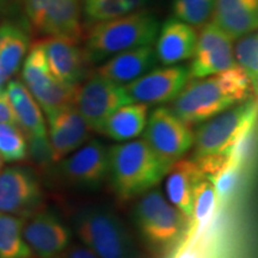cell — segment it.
Returning <instances> with one entry per match:
<instances>
[{
    "label": "cell",
    "mask_w": 258,
    "mask_h": 258,
    "mask_svg": "<svg viewBox=\"0 0 258 258\" xmlns=\"http://www.w3.org/2000/svg\"><path fill=\"white\" fill-rule=\"evenodd\" d=\"M256 91L249 77L235 64L213 76L189 79L170 109L191 127L252 98Z\"/></svg>",
    "instance_id": "obj_1"
},
{
    "label": "cell",
    "mask_w": 258,
    "mask_h": 258,
    "mask_svg": "<svg viewBox=\"0 0 258 258\" xmlns=\"http://www.w3.org/2000/svg\"><path fill=\"white\" fill-rule=\"evenodd\" d=\"M159 28L157 16L145 10L97 22L86 32L84 55L89 64H99L121 51L152 46Z\"/></svg>",
    "instance_id": "obj_2"
},
{
    "label": "cell",
    "mask_w": 258,
    "mask_h": 258,
    "mask_svg": "<svg viewBox=\"0 0 258 258\" xmlns=\"http://www.w3.org/2000/svg\"><path fill=\"white\" fill-rule=\"evenodd\" d=\"M108 153V180L122 201L153 189L171 167L154 154L144 139L114 145Z\"/></svg>",
    "instance_id": "obj_3"
},
{
    "label": "cell",
    "mask_w": 258,
    "mask_h": 258,
    "mask_svg": "<svg viewBox=\"0 0 258 258\" xmlns=\"http://www.w3.org/2000/svg\"><path fill=\"white\" fill-rule=\"evenodd\" d=\"M72 227L84 246L99 258H147L123 219L106 206L79 208Z\"/></svg>",
    "instance_id": "obj_4"
},
{
    "label": "cell",
    "mask_w": 258,
    "mask_h": 258,
    "mask_svg": "<svg viewBox=\"0 0 258 258\" xmlns=\"http://www.w3.org/2000/svg\"><path fill=\"white\" fill-rule=\"evenodd\" d=\"M133 211L139 234L151 249H173L188 227V219L165 199L160 190L151 189L139 196Z\"/></svg>",
    "instance_id": "obj_5"
},
{
    "label": "cell",
    "mask_w": 258,
    "mask_h": 258,
    "mask_svg": "<svg viewBox=\"0 0 258 258\" xmlns=\"http://www.w3.org/2000/svg\"><path fill=\"white\" fill-rule=\"evenodd\" d=\"M256 96L202 122L194 132V158L228 154L238 138L257 124Z\"/></svg>",
    "instance_id": "obj_6"
},
{
    "label": "cell",
    "mask_w": 258,
    "mask_h": 258,
    "mask_svg": "<svg viewBox=\"0 0 258 258\" xmlns=\"http://www.w3.org/2000/svg\"><path fill=\"white\" fill-rule=\"evenodd\" d=\"M37 32L80 43L84 37L80 0H18Z\"/></svg>",
    "instance_id": "obj_7"
},
{
    "label": "cell",
    "mask_w": 258,
    "mask_h": 258,
    "mask_svg": "<svg viewBox=\"0 0 258 258\" xmlns=\"http://www.w3.org/2000/svg\"><path fill=\"white\" fill-rule=\"evenodd\" d=\"M128 103L132 101L124 86L97 73L86 77L77 86L73 96V105L96 133H101L103 124L112 112Z\"/></svg>",
    "instance_id": "obj_8"
},
{
    "label": "cell",
    "mask_w": 258,
    "mask_h": 258,
    "mask_svg": "<svg viewBox=\"0 0 258 258\" xmlns=\"http://www.w3.org/2000/svg\"><path fill=\"white\" fill-rule=\"evenodd\" d=\"M144 140L163 163L171 166L192 148L194 132L170 108L160 106L148 115Z\"/></svg>",
    "instance_id": "obj_9"
},
{
    "label": "cell",
    "mask_w": 258,
    "mask_h": 258,
    "mask_svg": "<svg viewBox=\"0 0 258 258\" xmlns=\"http://www.w3.org/2000/svg\"><path fill=\"white\" fill-rule=\"evenodd\" d=\"M22 78L46 116L73 104L76 88L63 85L51 74L41 42L35 43L25 56Z\"/></svg>",
    "instance_id": "obj_10"
},
{
    "label": "cell",
    "mask_w": 258,
    "mask_h": 258,
    "mask_svg": "<svg viewBox=\"0 0 258 258\" xmlns=\"http://www.w3.org/2000/svg\"><path fill=\"white\" fill-rule=\"evenodd\" d=\"M109 148L97 139L88 141L57 161V175L66 185L77 190H97L108 180Z\"/></svg>",
    "instance_id": "obj_11"
},
{
    "label": "cell",
    "mask_w": 258,
    "mask_h": 258,
    "mask_svg": "<svg viewBox=\"0 0 258 258\" xmlns=\"http://www.w3.org/2000/svg\"><path fill=\"white\" fill-rule=\"evenodd\" d=\"M234 241L224 207L200 230L186 228L169 258H233Z\"/></svg>",
    "instance_id": "obj_12"
},
{
    "label": "cell",
    "mask_w": 258,
    "mask_h": 258,
    "mask_svg": "<svg viewBox=\"0 0 258 258\" xmlns=\"http://www.w3.org/2000/svg\"><path fill=\"white\" fill-rule=\"evenodd\" d=\"M43 190L38 177L25 166L0 170V213L27 219L40 211Z\"/></svg>",
    "instance_id": "obj_13"
},
{
    "label": "cell",
    "mask_w": 258,
    "mask_h": 258,
    "mask_svg": "<svg viewBox=\"0 0 258 258\" xmlns=\"http://www.w3.org/2000/svg\"><path fill=\"white\" fill-rule=\"evenodd\" d=\"M189 69L184 64L153 69L124 85L129 98L134 103L165 104L172 102L189 82Z\"/></svg>",
    "instance_id": "obj_14"
},
{
    "label": "cell",
    "mask_w": 258,
    "mask_h": 258,
    "mask_svg": "<svg viewBox=\"0 0 258 258\" xmlns=\"http://www.w3.org/2000/svg\"><path fill=\"white\" fill-rule=\"evenodd\" d=\"M200 29L191 63L188 67L189 78H205L234 67L231 38L213 22Z\"/></svg>",
    "instance_id": "obj_15"
},
{
    "label": "cell",
    "mask_w": 258,
    "mask_h": 258,
    "mask_svg": "<svg viewBox=\"0 0 258 258\" xmlns=\"http://www.w3.org/2000/svg\"><path fill=\"white\" fill-rule=\"evenodd\" d=\"M23 237L34 258H57L72 243L69 226L55 213L43 209L25 219Z\"/></svg>",
    "instance_id": "obj_16"
},
{
    "label": "cell",
    "mask_w": 258,
    "mask_h": 258,
    "mask_svg": "<svg viewBox=\"0 0 258 258\" xmlns=\"http://www.w3.org/2000/svg\"><path fill=\"white\" fill-rule=\"evenodd\" d=\"M50 161L57 163L91 139V129L73 104L47 116Z\"/></svg>",
    "instance_id": "obj_17"
},
{
    "label": "cell",
    "mask_w": 258,
    "mask_h": 258,
    "mask_svg": "<svg viewBox=\"0 0 258 258\" xmlns=\"http://www.w3.org/2000/svg\"><path fill=\"white\" fill-rule=\"evenodd\" d=\"M51 74L63 85L77 88L88 77V61L77 42L60 37L41 41Z\"/></svg>",
    "instance_id": "obj_18"
},
{
    "label": "cell",
    "mask_w": 258,
    "mask_h": 258,
    "mask_svg": "<svg viewBox=\"0 0 258 258\" xmlns=\"http://www.w3.org/2000/svg\"><path fill=\"white\" fill-rule=\"evenodd\" d=\"M5 93L14 112L16 124L23 131L28 144L47 143L46 118L41 106L23 82L11 79L6 84Z\"/></svg>",
    "instance_id": "obj_19"
},
{
    "label": "cell",
    "mask_w": 258,
    "mask_h": 258,
    "mask_svg": "<svg viewBox=\"0 0 258 258\" xmlns=\"http://www.w3.org/2000/svg\"><path fill=\"white\" fill-rule=\"evenodd\" d=\"M196 41L195 28L175 17L167 19L159 28L156 38L157 60L164 66H171L191 59Z\"/></svg>",
    "instance_id": "obj_20"
},
{
    "label": "cell",
    "mask_w": 258,
    "mask_h": 258,
    "mask_svg": "<svg viewBox=\"0 0 258 258\" xmlns=\"http://www.w3.org/2000/svg\"><path fill=\"white\" fill-rule=\"evenodd\" d=\"M158 62L152 46L137 47L111 56L96 71L103 78L124 86L153 70Z\"/></svg>",
    "instance_id": "obj_21"
},
{
    "label": "cell",
    "mask_w": 258,
    "mask_h": 258,
    "mask_svg": "<svg viewBox=\"0 0 258 258\" xmlns=\"http://www.w3.org/2000/svg\"><path fill=\"white\" fill-rule=\"evenodd\" d=\"M213 23L232 41L256 31L258 0H214Z\"/></svg>",
    "instance_id": "obj_22"
},
{
    "label": "cell",
    "mask_w": 258,
    "mask_h": 258,
    "mask_svg": "<svg viewBox=\"0 0 258 258\" xmlns=\"http://www.w3.org/2000/svg\"><path fill=\"white\" fill-rule=\"evenodd\" d=\"M29 46L30 37L21 24L10 21L0 24V91L21 69Z\"/></svg>",
    "instance_id": "obj_23"
},
{
    "label": "cell",
    "mask_w": 258,
    "mask_h": 258,
    "mask_svg": "<svg viewBox=\"0 0 258 258\" xmlns=\"http://www.w3.org/2000/svg\"><path fill=\"white\" fill-rule=\"evenodd\" d=\"M150 105L145 103H128L106 118L101 134L118 143H125L144 133L147 124Z\"/></svg>",
    "instance_id": "obj_24"
},
{
    "label": "cell",
    "mask_w": 258,
    "mask_h": 258,
    "mask_svg": "<svg viewBox=\"0 0 258 258\" xmlns=\"http://www.w3.org/2000/svg\"><path fill=\"white\" fill-rule=\"evenodd\" d=\"M199 169L192 159H179L167 171L166 195L169 202L188 219L192 212V186Z\"/></svg>",
    "instance_id": "obj_25"
},
{
    "label": "cell",
    "mask_w": 258,
    "mask_h": 258,
    "mask_svg": "<svg viewBox=\"0 0 258 258\" xmlns=\"http://www.w3.org/2000/svg\"><path fill=\"white\" fill-rule=\"evenodd\" d=\"M220 206L212 180L199 171L192 186V212L188 222L189 230H200L213 220Z\"/></svg>",
    "instance_id": "obj_26"
},
{
    "label": "cell",
    "mask_w": 258,
    "mask_h": 258,
    "mask_svg": "<svg viewBox=\"0 0 258 258\" xmlns=\"http://www.w3.org/2000/svg\"><path fill=\"white\" fill-rule=\"evenodd\" d=\"M24 220L0 213V258H34L23 237Z\"/></svg>",
    "instance_id": "obj_27"
},
{
    "label": "cell",
    "mask_w": 258,
    "mask_h": 258,
    "mask_svg": "<svg viewBox=\"0 0 258 258\" xmlns=\"http://www.w3.org/2000/svg\"><path fill=\"white\" fill-rule=\"evenodd\" d=\"M89 25L139 11L148 0H80Z\"/></svg>",
    "instance_id": "obj_28"
},
{
    "label": "cell",
    "mask_w": 258,
    "mask_h": 258,
    "mask_svg": "<svg viewBox=\"0 0 258 258\" xmlns=\"http://www.w3.org/2000/svg\"><path fill=\"white\" fill-rule=\"evenodd\" d=\"M28 139L16 123H0V158L5 163H18L27 159Z\"/></svg>",
    "instance_id": "obj_29"
},
{
    "label": "cell",
    "mask_w": 258,
    "mask_h": 258,
    "mask_svg": "<svg viewBox=\"0 0 258 258\" xmlns=\"http://www.w3.org/2000/svg\"><path fill=\"white\" fill-rule=\"evenodd\" d=\"M214 0H172L173 17L198 29L212 18Z\"/></svg>",
    "instance_id": "obj_30"
},
{
    "label": "cell",
    "mask_w": 258,
    "mask_h": 258,
    "mask_svg": "<svg viewBox=\"0 0 258 258\" xmlns=\"http://www.w3.org/2000/svg\"><path fill=\"white\" fill-rule=\"evenodd\" d=\"M233 48L235 64L249 77L252 85L257 89L258 84V36L257 32H250L238 38Z\"/></svg>",
    "instance_id": "obj_31"
},
{
    "label": "cell",
    "mask_w": 258,
    "mask_h": 258,
    "mask_svg": "<svg viewBox=\"0 0 258 258\" xmlns=\"http://www.w3.org/2000/svg\"><path fill=\"white\" fill-rule=\"evenodd\" d=\"M243 167L231 159L230 163L211 179L217 194L218 205L221 207H225V205H227L233 198L235 190L239 185Z\"/></svg>",
    "instance_id": "obj_32"
},
{
    "label": "cell",
    "mask_w": 258,
    "mask_h": 258,
    "mask_svg": "<svg viewBox=\"0 0 258 258\" xmlns=\"http://www.w3.org/2000/svg\"><path fill=\"white\" fill-rule=\"evenodd\" d=\"M57 258H99L97 254L84 246L83 244L71 243L66 250L60 254Z\"/></svg>",
    "instance_id": "obj_33"
},
{
    "label": "cell",
    "mask_w": 258,
    "mask_h": 258,
    "mask_svg": "<svg viewBox=\"0 0 258 258\" xmlns=\"http://www.w3.org/2000/svg\"><path fill=\"white\" fill-rule=\"evenodd\" d=\"M0 123H16L14 112L6 97L5 90L0 91Z\"/></svg>",
    "instance_id": "obj_34"
},
{
    "label": "cell",
    "mask_w": 258,
    "mask_h": 258,
    "mask_svg": "<svg viewBox=\"0 0 258 258\" xmlns=\"http://www.w3.org/2000/svg\"><path fill=\"white\" fill-rule=\"evenodd\" d=\"M6 4V0H0V11H2L3 8H4Z\"/></svg>",
    "instance_id": "obj_35"
},
{
    "label": "cell",
    "mask_w": 258,
    "mask_h": 258,
    "mask_svg": "<svg viewBox=\"0 0 258 258\" xmlns=\"http://www.w3.org/2000/svg\"><path fill=\"white\" fill-rule=\"evenodd\" d=\"M3 163H4V161H3L2 158H0V170H2V167H3Z\"/></svg>",
    "instance_id": "obj_36"
}]
</instances>
